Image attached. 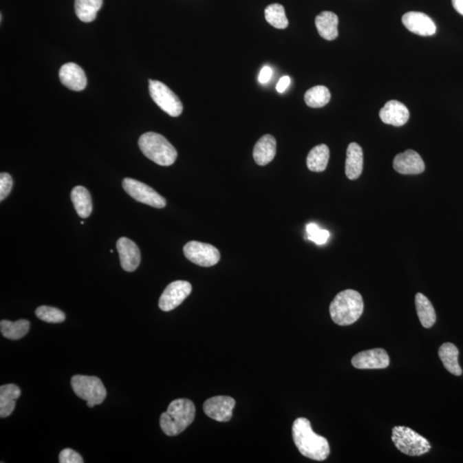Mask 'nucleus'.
Here are the masks:
<instances>
[{
	"instance_id": "nucleus-1",
	"label": "nucleus",
	"mask_w": 463,
	"mask_h": 463,
	"mask_svg": "<svg viewBox=\"0 0 463 463\" xmlns=\"http://www.w3.org/2000/svg\"><path fill=\"white\" fill-rule=\"evenodd\" d=\"M292 440L304 457L315 461H325L330 449L328 440L313 431L311 422L305 418H298L292 427Z\"/></svg>"
},
{
	"instance_id": "nucleus-2",
	"label": "nucleus",
	"mask_w": 463,
	"mask_h": 463,
	"mask_svg": "<svg viewBox=\"0 0 463 463\" xmlns=\"http://www.w3.org/2000/svg\"><path fill=\"white\" fill-rule=\"evenodd\" d=\"M196 416V407L189 399H177L170 403L166 412L163 413L160 419L163 433L173 437L183 433Z\"/></svg>"
},
{
	"instance_id": "nucleus-3",
	"label": "nucleus",
	"mask_w": 463,
	"mask_h": 463,
	"mask_svg": "<svg viewBox=\"0 0 463 463\" xmlns=\"http://www.w3.org/2000/svg\"><path fill=\"white\" fill-rule=\"evenodd\" d=\"M364 312V301L360 292L347 290L339 292L330 306L334 323L341 326L353 325Z\"/></svg>"
},
{
	"instance_id": "nucleus-4",
	"label": "nucleus",
	"mask_w": 463,
	"mask_h": 463,
	"mask_svg": "<svg viewBox=\"0 0 463 463\" xmlns=\"http://www.w3.org/2000/svg\"><path fill=\"white\" fill-rule=\"evenodd\" d=\"M139 148L146 158L160 166H169L175 162V148L162 135L155 132L142 134L138 140Z\"/></svg>"
},
{
	"instance_id": "nucleus-5",
	"label": "nucleus",
	"mask_w": 463,
	"mask_h": 463,
	"mask_svg": "<svg viewBox=\"0 0 463 463\" xmlns=\"http://www.w3.org/2000/svg\"><path fill=\"white\" fill-rule=\"evenodd\" d=\"M393 443L402 453L411 457H420L427 454L431 445L427 438L406 427H395L392 429Z\"/></svg>"
},
{
	"instance_id": "nucleus-6",
	"label": "nucleus",
	"mask_w": 463,
	"mask_h": 463,
	"mask_svg": "<svg viewBox=\"0 0 463 463\" xmlns=\"http://www.w3.org/2000/svg\"><path fill=\"white\" fill-rule=\"evenodd\" d=\"M72 387L79 398L85 400L89 407L102 405L107 396V389L99 378L93 376L75 375Z\"/></svg>"
},
{
	"instance_id": "nucleus-7",
	"label": "nucleus",
	"mask_w": 463,
	"mask_h": 463,
	"mask_svg": "<svg viewBox=\"0 0 463 463\" xmlns=\"http://www.w3.org/2000/svg\"><path fill=\"white\" fill-rule=\"evenodd\" d=\"M149 83L151 98L160 109L172 117H177L182 114V103L168 86L156 80L149 79Z\"/></svg>"
},
{
	"instance_id": "nucleus-8",
	"label": "nucleus",
	"mask_w": 463,
	"mask_h": 463,
	"mask_svg": "<svg viewBox=\"0 0 463 463\" xmlns=\"http://www.w3.org/2000/svg\"><path fill=\"white\" fill-rule=\"evenodd\" d=\"M122 186L129 196L142 204L156 208H163L166 206V201L165 198L156 193L153 188L140 182V181L131 179V177H125L122 181Z\"/></svg>"
},
{
	"instance_id": "nucleus-9",
	"label": "nucleus",
	"mask_w": 463,
	"mask_h": 463,
	"mask_svg": "<svg viewBox=\"0 0 463 463\" xmlns=\"http://www.w3.org/2000/svg\"><path fill=\"white\" fill-rule=\"evenodd\" d=\"M183 250L188 260L202 267L214 266L221 259L220 252L210 244L190 241Z\"/></svg>"
},
{
	"instance_id": "nucleus-10",
	"label": "nucleus",
	"mask_w": 463,
	"mask_h": 463,
	"mask_svg": "<svg viewBox=\"0 0 463 463\" xmlns=\"http://www.w3.org/2000/svg\"><path fill=\"white\" fill-rule=\"evenodd\" d=\"M193 287L186 281H176L170 283L159 299V308L163 312L175 309L191 294Z\"/></svg>"
},
{
	"instance_id": "nucleus-11",
	"label": "nucleus",
	"mask_w": 463,
	"mask_h": 463,
	"mask_svg": "<svg viewBox=\"0 0 463 463\" xmlns=\"http://www.w3.org/2000/svg\"><path fill=\"white\" fill-rule=\"evenodd\" d=\"M235 407V399L230 396H218L208 399L204 405L205 414L219 422H228L232 419Z\"/></svg>"
},
{
	"instance_id": "nucleus-12",
	"label": "nucleus",
	"mask_w": 463,
	"mask_h": 463,
	"mask_svg": "<svg viewBox=\"0 0 463 463\" xmlns=\"http://www.w3.org/2000/svg\"><path fill=\"white\" fill-rule=\"evenodd\" d=\"M352 365L357 369H385L389 365L387 352L383 348L362 351L352 358Z\"/></svg>"
},
{
	"instance_id": "nucleus-13",
	"label": "nucleus",
	"mask_w": 463,
	"mask_h": 463,
	"mask_svg": "<svg viewBox=\"0 0 463 463\" xmlns=\"http://www.w3.org/2000/svg\"><path fill=\"white\" fill-rule=\"evenodd\" d=\"M402 23L410 32L420 36H431L437 31V27L433 21L422 12L406 13L402 17Z\"/></svg>"
},
{
	"instance_id": "nucleus-14",
	"label": "nucleus",
	"mask_w": 463,
	"mask_h": 463,
	"mask_svg": "<svg viewBox=\"0 0 463 463\" xmlns=\"http://www.w3.org/2000/svg\"><path fill=\"white\" fill-rule=\"evenodd\" d=\"M116 247L122 268L127 272L137 270L141 262L140 250L138 246L130 239L123 237L118 239Z\"/></svg>"
},
{
	"instance_id": "nucleus-15",
	"label": "nucleus",
	"mask_w": 463,
	"mask_h": 463,
	"mask_svg": "<svg viewBox=\"0 0 463 463\" xmlns=\"http://www.w3.org/2000/svg\"><path fill=\"white\" fill-rule=\"evenodd\" d=\"M393 166L396 172L401 174H420L424 171V163L421 156L412 149L401 153L396 156Z\"/></svg>"
},
{
	"instance_id": "nucleus-16",
	"label": "nucleus",
	"mask_w": 463,
	"mask_h": 463,
	"mask_svg": "<svg viewBox=\"0 0 463 463\" xmlns=\"http://www.w3.org/2000/svg\"><path fill=\"white\" fill-rule=\"evenodd\" d=\"M59 78L63 85L74 91H82L87 86L85 72L74 63H67L59 69Z\"/></svg>"
},
{
	"instance_id": "nucleus-17",
	"label": "nucleus",
	"mask_w": 463,
	"mask_h": 463,
	"mask_svg": "<svg viewBox=\"0 0 463 463\" xmlns=\"http://www.w3.org/2000/svg\"><path fill=\"white\" fill-rule=\"evenodd\" d=\"M379 117L385 124L400 127L409 120V111L398 100H389L380 110Z\"/></svg>"
},
{
	"instance_id": "nucleus-18",
	"label": "nucleus",
	"mask_w": 463,
	"mask_h": 463,
	"mask_svg": "<svg viewBox=\"0 0 463 463\" xmlns=\"http://www.w3.org/2000/svg\"><path fill=\"white\" fill-rule=\"evenodd\" d=\"M277 154V140L271 135H264L257 142L253 158L257 165L266 166L272 162Z\"/></svg>"
},
{
	"instance_id": "nucleus-19",
	"label": "nucleus",
	"mask_w": 463,
	"mask_h": 463,
	"mask_svg": "<svg viewBox=\"0 0 463 463\" xmlns=\"http://www.w3.org/2000/svg\"><path fill=\"white\" fill-rule=\"evenodd\" d=\"M338 17L332 12H323L315 19L320 36L327 41L336 40L338 36Z\"/></svg>"
},
{
	"instance_id": "nucleus-20",
	"label": "nucleus",
	"mask_w": 463,
	"mask_h": 463,
	"mask_svg": "<svg viewBox=\"0 0 463 463\" xmlns=\"http://www.w3.org/2000/svg\"><path fill=\"white\" fill-rule=\"evenodd\" d=\"M363 151L356 142H352L347 149L346 175L351 180H357L363 171Z\"/></svg>"
},
{
	"instance_id": "nucleus-21",
	"label": "nucleus",
	"mask_w": 463,
	"mask_h": 463,
	"mask_svg": "<svg viewBox=\"0 0 463 463\" xmlns=\"http://www.w3.org/2000/svg\"><path fill=\"white\" fill-rule=\"evenodd\" d=\"M438 356L443 362L444 367L455 376H461L462 370L459 365V350L453 343H445L438 349Z\"/></svg>"
},
{
	"instance_id": "nucleus-22",
	"label": "nucleus",
	"mask_w": 463,
	"mask_h": 463,
	"mask_svg": "<svg viewBox=\"0 0 463 463\" xmlns=\"http://www.w3.org/2000/svg\"><path fill=\"white\" fill-rule=\"evenodd\" d=\"M20 396V389L15 385H6L0 387V417L6 418L13 413Z\"/></svg>"
},
{
	"instance_id": "nucleus-23",
	"label": "nucleus",
	"mask_w": 463,
	"mask_h": 463,
	"mask_svg": "<svg viewBox=\"0 0 463 463\" xmlns=\"http://www.w3.org/2000/svg\"><path fill=\"white\" fill-rule=\"evenodd\" d=\"M72 201L76 213L81 218H88L93 210L91 196L83 186H76L72 191Z\"/></svg>"
},
{
	"instance_id": "nucleus-24",
	"label": "nucleus",
	"mask_w": 463,
	"mask_h": 463,
	"mask_svg": "<svg viewBox=\"0 0 463 463\" xmlns=\"http://www.w3.org/2000/svg\"><path fill=\"white\" fill-rule=\"evenodd\" d=\"M416 305L421 325L424 328H431L436 323L437 316L429 299L423 294L418 292L416 295Z\"/></svg>"
},
{
	"instance_id": "nucleus-25",
	"label": "nucleus",
	"mask_w": 463,
	"mask_h": 463,
	"mask_svg": "<svg viewBox=\"0 0 463 463\" xmlns=\"http://www.w3.org/2000/svg\"><path fill=\"white\" fill-rule=\"evenodd\" d=\"M330 160V149L326 144H319L309 152L306 165L310 171L323 172L328 166Z\"/></svg>"
},
{
	"instance_id": "nucleus-26",
	"label": "nucleus",
	"mask_w": 463,
	"mask_h": 463,
	"mask_svg": "<svg viewBox=\"0 0 463 463\" xmlns=\"http://www.w3.org/2000/svg\"><path fill=\"white\" fill-rule=\"evenodd\" d=\"M103 0H75V12L83 23H91L96 19Z\"/></svg>"
},
{
	"instance_id": "nucleus-27",
	"label": "nucleus",
	"mask_w": 463,
	"mask_h": 463,
	"mask_svg": "<svg viewBox=\"0 0 463 463\" xmlns=\"http://www.w3.org/2000/svg\"><path fill=\"white\" fill-rule=\"evenodd\" d=\"M30 323L28 320L21 319L17 322L2 320L0 323V330L2 335L7 339L19 340L29 332Z\"/></svg>"
},
{
	"instance_id": "nucleus-28",
	"label": "nucleus",
	"mask_w": 463,
	"mask_h": 463,
	"mask_svg": "<svg viewBox=\"0 0 463 463\" xmlns=\"http://www.w3.org/2000/svg\"><path fill=\"white\" fill-rule=\"evenodd\" d=\"M330 92L325 86L318 85L313 87L306 91L305 103L306 105L313 109H319L327 105L330 100Z\"/></svg>"
},
{
	"instance_id": "nucleus-29",
	"label": "nucleus",
	"mask_w": 463,
	"mask_h": 463,
	"mask_svg": "<svg viewBox=\"0 0 463 463\" xmlns=\"http://www.w3.org/2000/svg\"><path fill=\"white\" fill-rule=\"evenodd\" d=\"M264 15H266L267 22L276 29L284 30L288 26V20L284 7L280 3H272L267 6L264 10Z\"/></svg>"
},
{
	"instance_id": "nucleus-30",
	"label": "nucleus",
	"mask_w": 463,
	"mask_h": 463,
	"mask_svg": "<svg viewBox=\"0 0 463 463\" xmlns=\"http://www.w3.org/2000/svg\"><path fill=\"white\" fill-rule=\"evenodd\" d=\"M36 314L41 321L47 323H58L64 322L65 320V314L61 310L47 305H41L38 308Z\"/></svg>"
},
{
	"instance_id": "nucleus-31",
	"label": "nucleus",
	"mask_w": 463,
	"mask_h": 463,
	"mask_svg": "<svg viewBox=\"0 0 463 463\" xmlns=\"http://www.w3.org/2000/svg\"><path fill=\"white\" fill-rule=\"evenodd\" d=\"M306 233H308V238L316 244V245H323L330 238V233L327 230H323L315 224H310L306 226Z\"/></svg>"
},
{
	"instance_id": "nucleus-32",
	"label": "nucleus",
	"mask_w": 463,
	"mask_h": 463,
	"mask_svg": "<svg viewBox=\"0 0 463 463\" xmlns=\"http://www.w3.org/2000/svg\"><path fill=\"white\" fill-rule=\"evenodd\" d=\"M13 180L7 173L0 174V201L6 200L12 190Z\"/></svg>"
},
{
	"instance_id": "nucleus-33",
	"label": "nucleus",
	"mask_w": 463,
	"mask_h": 463,
	"mask_svg": "<svg viewBox=\"0 0 463 463\" xmlns=\"http://www.w3.org/2000/svg\"><path fill=\"white\" fill-rule=\"evenodd\" d=\"M59 462L61 463H83V459L81 455L72 450V449H65L59 454Z\"/></svg>"
},
{
	"instance_id": "nucleus-34",
	"label": "nucleus",
	"mask_w": 463,
	"mask_h": 463,
	"mask_svg": "<svg viewBox=\"0 0 463 463\" xmlns=\"http://www.w3.org/2000/svg\"><path fill=\"white\" fill-rule=\"evenodd\" d=\"M273 75L272 69L269 67V66H264V67L261 69L260 74L259 76V81L262 85H266L268 82L270 81L271 76Z\"/></svg>"
},
{
	"instance_id": "nucleus-35",
	"label": "nucleus",
	"mask_w": 463,
	"mask_h": 463,
	"mask_svg": "<svg viewBox=\"0 0 463 463\" xmlns=\"http://www.w3.org/2000/svg\"><path fill=\"white\" fill-rule=\"evenodd\" d=\"M291 83V79L290 76H283L279 80V82H278L277 85V90L279 93H283L285 90H286L288 88V86L290 85Z\"/></svg>"
},
{
	"instance_id": "nucleus-36",
	"label": "nucleus",
	"mask_w": 463,
	"mask_h": 463,
	"mask_svg": "<svg viewBox=\"0 0 463 463\" xmlns=\"http://www.w3.org/2000/svg\"><path fill=\"white\" fill-rule=\"evenodd\" d=\"M452 5L455 10L463 16V0H452Z\"/></svg>"
}]
</instances>
